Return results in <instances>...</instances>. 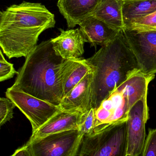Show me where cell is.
<instances>
[{"label":"cell","mask_w":156,"mask_h":156,"mask_svg":"<svg viewBox=\"0 0 156 156\" xmlns=\"http://www.w3.org/2000/svg\"><path fill=\"white\" fill-rule=\"evenodd\" d=\"M93 73L90 70L61 100L60 106L65 111H77L82 113L92 107V85Z\"/></svg>","instance_id":"10"},{"label":"cell","mask_w":156,"mask_h":156,"mask_svg":"<svg viewBox=\"0 0 156 156\" xmlns=\"http://www.w3.org/2000/svg\"><path fill=\"white\" fill-rule=\"evenodd\" d=\"M0 81L2 82L13 77L18 74L13 65L7 62L4 57L2 49L0 50Z\"/></svg>","instance_id":"21"},{"label":"cell","mask_w":156,"mask_h":156,"mask_svg":"<svg viewBox=\"0 0 156 156\" xmlns=\"http://www.w3.org/2000/svg\"><path fill=\"white\" fill-rule=\"evenodd\" d=\"M101 0H58L57 6L68 28L79 25L93 16Z\"/></svg>","instance_id":"13"},{"label":"cell","mask_w":156,"mask_h":156,"mask_svg":"<svg viewBox=\"0 0 156 156\" xmlns=\"http://www.w3.org/2000/svg\"><path fill=\"white\" fill-rule=\"evenodd\" d=\"M82 114V113L78 111L61 109L35 132L32 133L28 141L65 131L79 130Z\"/></svg>","instance_id":"11"},{"label":"cell","mask_w":156,"mask_h":156,"mask_svg":"<svg viewBox=\"0 0 156 156\" xmlns=\"http://www.w3.org/2000/svg\"><path fill=\"white\" fill-rule=\"evenodd\" d=\"M156 12V0L124 1L123 17L125 28L135 21Z\"/></svg>","instance_id":"17"},{"label":"cell","mask_w":156,"mask_h":156,"mask_svg":"<svg viewBox=\"0 0 156 156\" xmlns=\"http://www.w3.org/2000/svg\"><path fill=\"white\" fill-rule=\"evenodd\" d=\"M123 1H134V0H123Z\"/></svg>","instance_id":"24"},{"label":"cell","mask_w":156,"mask_h":156,"mask_svg":"<svg viewBox=\"0 0 156 156\" xmlns=\"http://www.w3.org/2000/svg\"><path fill=\"white\" fill-rule=\"evenodd\" d=\"M147 95L130 109L127 122V156H140L146 140V124L149 119Z\"/></svg>","instance_id":"9"},{"label":"cell","mask_w":156,"mask_h":156,"mask_svg":"<svg viewBox=\"0 0 156 156\" xmlns=\"http://www.w3.org/2000/svg\"><path fill=\"white\" fill-rule=\"evenodd\" d=\"M154 78L155 75H145L140 71L117 88L98 109H94L93 134L113 125L127 121L130 109L138 100L147 94L149 83Z\"/></svg>","instance_id":"4"},{"label":"cell","mask_w":156,"mask_h":156,"mask_svg":"<svg viewBox=\"0 0 156 156\" xmlns=\"http://www.w3.org/2000/svg\"><path fill=\"white\" fill-rule=\"evenodd\" d=\"M123 0H101L93 16L117 30L125 28Z\"/></svg>","instance_id":"16"},{"label":"cell","mask_w":156,"mask_h":156,"mask_svg":"<svg viewBox=\"0 0 156 156\" xmlns=\"http://www.w3.org/2000/svg\"><path fill=\"white\" fill-rule=\"evenodd\" d=\"M83 135L79 130L52 134L28 141L32 156H77Z\"/></svg>","instance_id":"6"},{"label":"cell","mask_w":156,"mask_h":156,"mask_svg":"<svg viewBox=\"0 0 156 156\" xmlns=\"http://www.w3.org/2000/svg\"><path fill=\"white\" fill-rule=\"evenodd\" d=\"M11 156H32L26 144L17 149Z\"/></svg>","instance_id":"23"},{"label":"cell","mask_w":156,"mask_h":156,"mask_svg":"<svg viewBox=\"0 0 156 156\" xmlns=\"http://www.w3.org/2000/svg\"><path fill=\"white\" fill-rule=\"evenodd\" d=\"M64 60L56 54L50 39L43 41L25 58L11 88L59 105L63 98L60 70Z\"/></svg>","instance_id":"3"},{"label":"cell","mask_w":156,"mask_h":156,"mask_svg":"<svg viewBox=\"0 0 156 156\" xmlns=\"http://www.w3.org/2000/svg\"><path fill=\"white\" fill-rule=\"evenodd\" d=\"M126 122L83 136L77 156H127Z\"/></svg>","instance_id":"5"},{"label":"cell","mask_w":156,"mask_h":156,"mask_svg":"<svg viewBox=\"0 0 156 156\" xmlns=\"http://www.w3.org/2000/svg\"><path fill=\"white\" fill-rule=\"evenodd\" d=\"M126 42L145 75L156 73V30H123Z\"/></svg>","instance_id":"7"},{"label":"cell","mask_w":156,"mask_h":156,"mask_svg":"<svg viewBox=\"0 0 156 156\" xmlns=\"http://www.w3.org/2000/svg\"><path fill=\"white\" fill-rule=\"evenodd\" d=\"M156 28V12L142 17L125 28L137 30H154Z\"/></svg>","instance_id":"20"},{"label":"cell","mask_w":156,"mask_h":156,"mask_svg":"<svg viewBox=\"0 0 156 156\" xmlns=\"http://www.w3.org/2000/svg\"><path fill=\"white\" fill-rule=\"evenodd\" d=\"M16 107L9 98L2 97L0 99V125L1 126L13 118V110Z\"/></svg>","instance_id":"19"},{"label":"cell","mask_w":156,"mask_h":156,"mask_svg":"<svg viewBox=\"0 0 156 156\" xmlns=\"http://www.w3.org/2000/svg\"><path fill=\"white\" fill-rule=\"evenodd\" d=\"M79 26L84 42L89 43L92 46L105 45L113 40L120 31L93 15L87 18Z\"/></svg>","instance_id":"14"},{"label":"cell","mask_w":156,"mask_h":156,"mask_svg":"<svg viewBox=\"0 0 156 156\" xmlns=\"http://www.w3.org/2000/svg\"><path fill=\"white\" fill-rule=\"evenodd\" d=\"M59 30L60 34L50 39L56 54L64 59L81 57L84 53L85 42L79 28Z\"/></svg>","instance_id":"12"},{"label":"cell","mask_w":156,"mask_h":156,"mask_svg":"<svg viewBox=\"0 0 156 156\" xmlns=\"http://www.w3.org/2000/svg\"><path fill=\"white\" fill-rule=\"evenodd\" d=\"M86 60L93 71L91 105L95 110L117 88L140 71L123 30Z\"/></svg>","instance_id":"2"},{"label":"cell","mask_w":156,"mask_h":156,"mask_svg":"<svg viewBox=\"0 0 156 156\" xmlns=\"http://www.w3.org/2000/svg\"><path fill=\"white\" fill-rule=\"evenodd\" d=\"M5 96L25 115L31 123L33 133L46 122L61 108L18 89L8 88Z\"/></svg>","instance_id":"8"},{"label":"cell","mask_w":156,"mask_h":156,"mask_svg":"<svg viewBox=\"0 0 156 156\" xmlns=\"http://www.w3.org/2000/svg\"><path fill=\"white\" fill-rule=\"evenodd\" d=\"M154 30H156V28H155V29H154Z\"/></svg>","instance_id":"25"},{"label":"cell","mask_w":156,"mask_h":156,"mask_svg":"<svg viewBox=\"0 0 156 156\" xmlns=\"http://www.w3.org/2000/svg\"><path fill=\"white\" fill-rule=\"evenodd\" d=\"M142 156H156V129H149Z\"/></svg>","instance_id":"22"},{"label":"cell","mask_w":156,"mask_h":156,"mask_svg":"<svg viewBox=\"0 0 156 156\" xmlns=\"http://www.w3.org/2000/svg\"><path fill=\"white\" fill-rule=\"evenodd\" d=\"M91 69L86 59L79 58L65 59L61 65L60 70L63 97L78 83Z\"/></svg>","instance_id":"15"},{"label":"cell","mask_w":156,"mask_h":156,"mask_svg":"<svg viewBox=\"0 0 156 156\" xmlns=\"http://www.w3.org/2000/svg\"><path fill=\"white\" fill-rule=\"evenodd\" d=\"M55 16L39 3L23 2L0 13V46L9 59L26 58L39 35L55 27Z\"/></svg>","instance_id":"1"},{"label":"cell","mask_w":156,"mask_h":156,"mask_svg":"<svg viewBox=\"0 0 156 156\" xmlns=\"http://www.w3.org/2000/svg\"><path fill=\"white\" fill-rule=\"evenodd\" d=\"M95 124V110L92 108L90 111L82 113L79 131L83 136L91 135L94 133Z\"/></svg>","instance_id":"18"}]
</instances>
